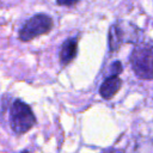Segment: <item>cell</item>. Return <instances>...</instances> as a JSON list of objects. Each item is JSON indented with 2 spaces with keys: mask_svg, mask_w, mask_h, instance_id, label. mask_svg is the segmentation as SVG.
<instances>
[{
  "mask_svg": "<svg viewBox=\"0 0 153 153\" xmlns=\"http://www.w3.org/2000/svg\"><path fill=\"white\" fill-rule=\"evenodd\" d=\"M10 123L16 134H24L35 126L36 118L27 104L20 99H16L10 111Z\"/></svg>",
  "mask_w": 153,
  "mask_h": 153,
  "instance_id": "1",
  "label": "cell"
},
{
  "mask_svg": "<svg viewBox=\"0 0 153 153\" xmlns=\"http://www.w3.org/2000/svg\"><path fill=\"white\" fill-rule=\"evenodd\" d=\"M130 65L134 73L145 80L152 79V44L139 43L131 51Z\"/></svg>",
  "mask_w": 153,
  "mask_h": 153,
  "instance_id": "2",
  "label": "cell"
},
{
  "mask_svg": "<svg viewBox=\"0 0 153 153\" xmlns=\"http://www.w3.org/2000/svg\"><path fill=\"white\" fill-rule=\"evenodd\" d=\"M53 27V20L47 14H36L31 17L20 29L19 39L23 42L31 41L41 35L48 33Z\"/></svg>",
  "mask_w": 153,
  "mask_h": 153,
  "instance_id": "3",
  "label": "cell"
},
{
  "mask_svg": "<svg viewBox=\"0 0 153 153\" xmlns=\"http://www.w3.org/2000/svg\"><path fill=\"white\" fill-rule=\"evenodd\" d=\"M122 86V80L117 75L108 76L100 85L99 93L104 99H111Z\"/></svg>",
  "mask_w": 153,
  "mask_h": 153,
  "instance_id": "4",
  "label": "cell"
},
{
  "mask_svg": "<svg viewBox=\"0 0 153 153\" xmlns=\"http://www.w3.org/2000/svg\"><path fill=\"white\" fill-rule=\"evenodd\" d=\"M76 51H78L76 38H69V39L65 41L61 47V51H60L61 63L65 66V65H68L69 62H72L74 60V57L76 56Z\"/></svg>",
  "mask_w": 153,
  "mask_h": 153,
  "instance_id": "5",
  "label": "cell"
},
{
  "mask_svg": "<svg viewBox=\"0 0 153 153\" xmlns=\"http://www.w3.org/2000/svg\"><path fill=\"white\" fill-rule=\"evenodd\" d=\"M122 41H123V30L117 24H114L110 27V31H109L110 49L111 50H117L120 48V45L122 44Z\"/></svg>",
  "mask_w": 153,
  "mask_h": 153,
  "instance_id": "6",
  "label": "cell"
},
{
  "mask_svg": "<svg viewBox=\"0 0 153 153\" xmlns=\"http://www.w3.org/2000/svg\"><path fill=\"white\" fill-rule=\"evenodd\" d=\"M122 65H121V62L120 61H115L112 65H111V67H110V71H109V76L110 75H118L121 72H122Z\"/></svg>",
  "mask_w": 153,
  "mask_h": 153,
  "instance_id": "7",
  "label": "cell"
},
{
  "mask_svg": "<svg viewBox=\"0 0 153 153\" xmlns=\"http://www.w3.org/2000/svg\"><path fill=\"white\" fill-rule=\"evenodd\" d=\"M80 0H56V2L61 6H73L75 4H78Z\"/></svg>",
  "mask_w": 153,
  "mask_h": 153,
  "instance_id": "8",
  "label": "cell"
},
{
  "mask_svg": "<svg viewBox=\"0 0 153 153\" xmlns=\"http://www.w3.org/2000/svg\"><path fill=\"white\" fill-rule=\"evenodd\" d=\"M103 153H124L123 151H120V149H115V148H111V149H108Z\"/></svg>",
  "mask_w": 153,
  "mask_h": 153,
  "instance_id": "9",
  "label": "cell"
}]
</instances>
